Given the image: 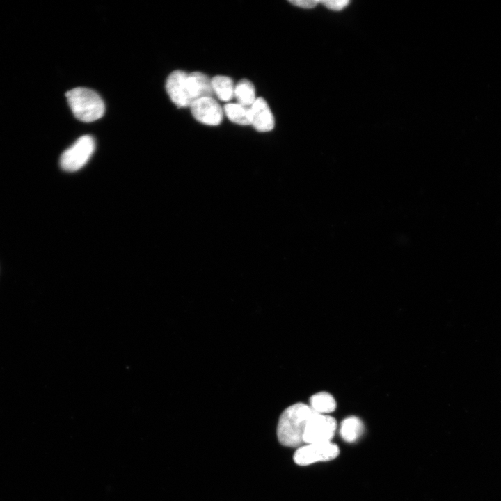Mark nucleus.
<instances>
[{
	"instance_id": "1",
	"label": "nucleus",
	"mask_w": 501,
	"mask_h": 501,
	"mask_svg": "<svg viewBox=\"0 0 501 501\" xmlns=\"http://www.w3.org/2000/svg\"><path fill=\"white\" fill-rule=\"evenodd\" d=\"M315 413L309 405L303 403L287 407L278 420L277 436L279 442L287 447H300L303 443L306 424Z\"/></svg>"
},
{
	"instance_id": "2",
	"label": "nucleus",
	"mask_w": 501,
	"mask_h": 501,
	"mask_svg": "<svg viewBox=\"0 0 501 501\" xmlns=\"http://www.w3.org/2000/svg\"><path fill=\"white\" fill-rule=\"evenodd\" d=\"M65 96L74 116L80 121L93 122L104 113L105 106L102 99L90 88H74L67 91Z\"/></svg>"
},
{
	"instance_id": "3",
	"label": "nucleus",
	"mask_w": 501,
	"mask_h": 501,
	"mask_svg": "<svg viewBox=\"0 0 501 501\" xmlns=\"http://www.w3.org/2000/svg\"><path fill=\"white\" fill-rule=\"evenodd\" d=\"M95 149V143L91 136H81L62 153L60 158L61 168L67 172L80 170L88 161Z\"/></svg>"
},
{
	"instance_id": "4",
	"label": "nucleus",
	"mask_w": 501,
	"mask_h": 501,
	"mask_svg": "<svg viewBox=\"0 0 501 501\" xmlns=\"http://www.w3.org/2000/svg\"><path fill=\"white\" fill-rule=\"evenodd\" d=\"M339 453L337 445L331 442L309 443L299 447L294 454V461L299 466H308L319 461H331Z\"/></svg>"
},
{
	"instance_id": "5",
	"label": "nucleus",
	"mask_w": 501,
	"mask_h": 501,
	"mask_svg": "<svg viewBox=\"0 0 501 501\" xmlns=\"http://www.w3.org/2000/svg\"><path fill=\"white\" fill-rule=\"evenodd\" d=\"M337 428L335 420L328 415L315 413L308 420L303 433V443L331 442Z\"/></svg>"
},
{
	"instance_id": "6",
	"label": "nucleus",
	"mask_w": 501,
	"mask_h": 501,
	"mask_svg": "<svg viewBox=\"0 0 501 501\" xmlns=\"http://www.w3.org/2000/svg\"><path fill=\"white\" fill-rule=\"evenodd\" d=\"M190 109L193 118L200 123L216 126L223 120V109L213 97H205L195 100L191 104Z\"/></svg>"
},
{
	"instance_id": "7",
	"label": "nucleus",
	"mask_w": 501,
	"mask_h": 501,
	"mask_svg": "<svg viewBox=\"0 0 501 501\" xmlns=\"http://www.w3.org/2000/svg\"><path fill=\"white\" fill-rule=\"evenodd\" d=\"M187 76L186 72L177 70L172 72L166 79V92L178 107H190L192 104L188 90Z\"/></svg>"
},
{
	"instance_id": "8",
	"label": "nucleus",
	"mask_w": 501,
	"mask_h": 501,
	"mask_svg": "<svg viewBox=\"0 0 501 501\" xmlns=\"http://www.w3.org/2000/svg\"><path fill=\"white\" fill-rule=\"evenodd\" d=\"M251 125L260 132H267L274 128L273 115L263 97H257L250 106Z\"/></svg>"
},
{
	"instance_id": "9",
	"label": "nucleus",
	"mask_w": 501,
	"mask_h": 501,
	"mask_svg": "<svg viewBox=\"0 0 501 501\" xmlns=\"http://www.w3.org/2000/svg\"><path fill=\"white\" fill-rule=\"evenodd\" d=\"M187 85L192 102L202 97H213L214 95L211 79L200 72L188 74Z\"/></svg>"
},
{
	"instance_id": "10",
	"label": "nucleus",
	"mask_w": 501,
	"mask_h": 501,
	"mask_svg": "<svg viewBox=\"0 0 501 501\" xmlns=\"http://www.w3.org/2000/svg\"><path fill=\"white\" fill-rule=\"evenodd\" d=\"M214 94L224 102L231 100L234 96V87L232 79L227 76L217 75L211 79Z\"/></svg>"
},
{
	"instance_id": "11",
	"label": "nucleus",
	"mask_w": 501,
	"mask_h": 501,
	"mask_svg": "<svg viewBox=\"0 0 501 501\" xmlns=\"http://www.w3.org/2000/svg\"><path fill=\"white\" fill-rule=\"evenodd\" d=\"M223 112L232 122L240 125H251L250 106L239 103H228L224 106Z\"/></svg>"
},
{
	"instance_id": "12",
	"label": "nucleus",
	"mask_w": 501,
	"mask_h": 501,
	"mask_svg": "<svg viewBox=\"0 0 501 501\" xmlns=\"http://www.w3.org/2000/svg\"><path fill=\"white\" fill-rule=\"evenodd\" d=\"M364 427L362 421L356 417L344 419L340 426V435L344 440L353 443L362 435Z\"/></svg>"
},
{
	"instance_id": "13",
	"label": "nucleus",
	"mask_w": 501,
	"mask_h": 501,
	"mask_svg": "<svg viewBox=\"0 0 501 501\" xmlns=\"http://www.w3.org/2000/svg\"><path fill=\"white\" fill-rule=\"evenodd\" d=\"M234 97L237 103L246 106H251L257 98L253 83L247 79L239 80L234 87Z\"/></svg>"
},
{
	"instance_id": "14",
	"label": "nucleus",
	"mask_w": 501,
	"mask_h": 501,
	"mask_svg": "<svg viewBox=\"0 0 501 501\" xmlns=\"http://www.w3.org/2000/svg\"><path fill=\"white\" fill-rule=\"evenodd\" d=\"M309 406L315 413L325 415L335 409L336 402L328 392H319L311 396Z\"/></svg>"
},
{
	"instance_id": "15",
	"label": "nucleus",
	"mask_w": 501,
	"mask_h": 501,
	"mask_svg": "<svg viewBox=\"0 0 501 501\" xmlns=\"http://www.w3.org/2000/svg\"><path fill=\"white\" fill-rule=\"evenodd\" d=\"M349 2L350 1L347 0L320 1V3L333 10H341L346 7Z\"/></svg>"
},
{
	"instance_id": "16",
	"label": "nucleus",
	"mask_w": 501,
	"mask_h": 501,
	"mask_svg": "<svg viewBox=\"0 0 501 501\" xmlns=\"http://www.w3.org/2000/svg\"><path fill=\"white\" fill-rule=\"evenodd\" d=\"M289 2H290L291 3H292L293 5L296 6L301 7V8H312L315 7V6H316L318 3H320V1H317V0H311V1H310V0H307V1H305V0H294V1H290Z\"/></svg>"
}]
</instances>
